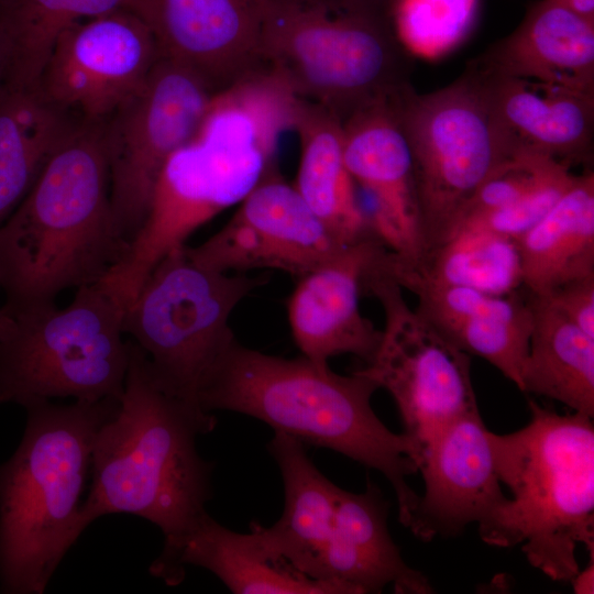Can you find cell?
Wrapping results in <instances>:
<instances>
[{"instance_id":"cell-1","label":"cell","mask_w":594,"mask_h":594,"mask_svg":"<svg viewBox=\"0 0 594 594\" xmlns=\"http://www.w3.org/2000/svg\"><path fill=\"white\" fill-rule=\"evenodd\" d=\"M110 201L103 120L76 119L0 226V287L12 317L103 280L123 258Z\"/></svg>"},{"instance_id":"cell-2","label":"cell","mask_w":594,"mask_h":594,"mask_svg":"<svg viewBox=\"0 0 594 594\" xmlns=\"http://www.w3.org/2000/svg\"><path fill=\"white\" fill-rule=\"evenodd\" d=\"M378 389L353 371L341 375L301 355L286 359L231 343L201 388L207 413L244 414L305 446L337 451L380 471L394 488L398 518L409 528L419 502L407 477L419 471L418 454L404 433L389 430L374 413Z\"/></svg>"},{"instance_id":"cell-3","label":"cell","mask_w":594,"mask_h":594,"mask_svg":"<svg viewBox=\"0 0 594 594\" xmlns=\"http://www.w3.org/2000/svg\"><path fill=\"white\" fill-rule=\"evenodd\" d=\"M128 342L123 391L96 435L79 528L84 532L109 514H130L169 540L206 512L212 496V464L199 455L196 438L212 431L217 418L164 389L145 354Z\"/></svg>"},{"instance_id":"cell-4","label":"cell","mask_w":594,"mask_h":594,"mask_svg":"<svg viewBox=\"0 0 594 594\" xmlns=\"http://www.w3.org/2000/svg\"><path fill=\"white\" fill-rule=\"evenodd\" d=\"M118 402H45L25 408L22 439L0 464L2 593H44L82 534L80 497L96 435Z\"/></svg>"},{"instance_id":"cell-5","label":"cell","mask_w":594,"mask_h":594,"mask_svg":"<svg viewBox=\"0 0 594 594\" xmlns=\"http://www.w3.org/2000/svg\"><path fill=\"white\" fill-rule=\"evenodd\" d=\"M528 405L524 428L492 432L497 474L513 497L479 532L490 546H520L530 565L570 582L580 570L578 546L594 552L593 418Z\"/></svg>"},{"instance_id":"cell-6","label":"cell","mask_w":594,"mask_h":594,"mask_svg":"<svg viewBox=\"0 0 594 594\" xmlns=\"http://www.w3.org/2000/svg\"><path fill=\"white\" fill-rule=\"evenodd\" d=\"M264 70L298 99L342 122L410 87V55L385 3L367 0H261Z\"/></svg>"},{"instance_id":"cell-7","label":"cell","mask_w":594,"mask_h":594,"mask_svg":"<svg viewBox=\"0 0 594 594\" xmlns=\"http://www.w3.org/2000/svg\"><path fill=\"white\" fill-rule=\"evenodd\" d=\"M278 134L252 105L215 99L196 134L167 161L146 217L120 263L101 280L124 305L151 271L273 169Z\"/></svg>"},{"instance_id":"cell-8","label":"cell","mask_w":594,"mask_h":594,"mask_svg":"<svg viewBox=\"0 0 594 594\" xmlns=\"http://www.w3.org/2000/svg\"><path fill=\"white\" fill-rule=\"evenodd\" d=\"M124 308L99 282L76 289L65 308L13 315L0 338V405L120 398L129 364Z\"/></svg>"},{"instance_id":"cell-9","label":"cell","mask_w":594,"mask_h":594,"mask_svg":"<svg viewBox=\"0 0 594 594\" xmlns=\"http://www.w3.org/2000/svg\"><path fill=\"white\" fill-rule=\"evenodd\" d=\"M267 279L210 268L191 260L184 246L144 279L124 308L123 332L145 354L164 389L201 408L199 393L235 340L233 310Z\"/></svg>"},{"instance_id":"cell-10","label":"cell","mask_w":594,"mask_h":594,"mask_svg":"<svg viewBox=\"0 0 594 594\" xmlns=\"http://www.w3.org/2000/svg\"><path fill=\"white\" fill-rule=\"evenodd\" d=\"M394 105L411 153L425 254L450 234L481 184L516 152L471 66L432 92L410 86Z\"/></svg>"},{"instance_id":"cell-11","label":"cell","mask_w":594,"mask_h":594,"mask_svg":"<svg viewBox=\"0 0 594 594\" xmlns=\"http://www.w3.org/2000/svg\"><path fill=\"white\" fill-rule=\"evenodd\" d=\"M386 255L364 279V294L375 297L384 328L372 359L355 370L393 397L404 433L422 457L453 420L479 411L470 355L442 337L403 295L386 267Z\"/></svg>"},{"instance_id":"cell-12","label":"cell","mask_w":594,"mask_h":594,"mask_svg":"<svg viewBox=\"0 0 594 594\" xmlns=\"http://www.w3.org/2000/svg\"><path fill=\"white\" fill-rule=\"evenodd\" d=\"M217 94L188 67L158 56L143 86L103 120L116 230H140L169 157L191 141Z\"/></svg>"},{"instance_id":"cell-13","label":"cell","mask_w":594,"mask_h":594,"mask_svg":"<svg viewBox=\"0 0 594 594\" xmlns=\"http://www.w3.org/2000/svg\"><path fill=\"white\" fill-rule=\"evenodd\" d=\"M157 58L147 25L121 8L66 29L36 87L76 118L105 120L143 86Z\"/></svg>"},{"instance_id":"cell-14","label":"cell","mask_w":594,"mask_h":594,"mask_svg":"<svg viewBox=\"0 0 594 594\" xmlns=\"http://www.w3.org/2000/svg\"><path fill=\"white\" fill-rule=\"evenodd\" d=\"M229 221L187 255L230 273L277 270L299 277L345 245H340L305 202L294 184L270 170L238 204Z\"/></svg>"},{"instance_id":"cell-15","label":"cell","mask_w":594,"mask_h":594,"mask_svg":"<svg viewBox=\"0 0 594 594\" xmlns=\"http://www.w3.org/2000/svg\"><path fill=\"white\" fill-rule=\"evenodd\" d=\"M158 56L199 75L218 94L264 72L261 0H127Z\"/></svg>"},{"instance_id":"cell-16","label":"cell","mask_w":594,"mask_h":594,"mask_svg":"<svg viewBox=\"0 0 594 594\" xmlns=\"http://www.w3.org/2000/svg\"><path fill=\"white\" fill-rule=\"evenodd\" d=\"M346 167L367 194L375 238L396 262L415 264L424 254L410 148L394 98L366 106L342 122Z\"/></svg>"},{"instance_id":"cell-17","label":"cell","mask_w":594,"mask_h":594,"mask_svg":"<svg viewBox=\"0 0 594 594\" xmlns=\"http://www.w3.org/2000/svg\"><path fill=\"white\" fill-rule=\"evenodd\" d=\"M386 251L371 237L343 246L297 277L287 318L301 355L320 364L340 354H353L365 363L372 359L381 330L361 312L360 298L366 275Z\"/></svg>"},{"instance_id":"cell-18","label":"cell","mask_w":594,"mask_h":594,"mask_svg":"<svg viewBox=\"0 0 594 594\" xmlns=\"http://www.w3.org/2000/svg\"><path fill=\"white\" fill-rule=\"evenodd\" d=\"M419 471L425 494L409 529L421 540L453 536L474 522L481 529L507 501L496 470L492 431L480 411L449 424L422 457Z\"/></svg>"},{"instance_id":"cell-19","label":"cell","mask_w":594,"mask_h":594,"mask_svg":"<svg viewBox=\"0 0 594 594\" xmlns=\"http://www.w3.org/2000/svg\"><path fill=\"white\" fill-rule=\"evenodd\" d=\"M393 277L417 296V312L442 337L469 355L486 360L519 388L532 329L525 288L497 295L408 275Z\"/></svg>"},{"instance_id":"cell-20","label":"cell","mask_w":594,"mask_h":594,"mask_svg":"<svg viewBox=\"0 0 594 594\" xmlns=\"http://www.w3.org/2000/svg\"><path fill=\"white\" fill-rule=\"evenodd\" d=\"M470 66L515 152L537 153L569 167L590 164L593 94L495 73L475 61Z\"/></svg>"},{"instance_id":"cell-21","label":"cell","mask_w":594,"mask_h":594,"mask_svg":"<svg viewBox=\"0 0 594 594\" xmlns=\"http://www.w3.org/2000/svg\"><path fill=\"white\" fill-rule=\"evenodd\" d=\"M187 564L210 571L235 594H351L342 584L310 578L273 559L251 531H232L207 512L183 534L164 540L150 572L174 586L184 580Z\"/></svg>"},{"instance_id":"cell-22","label":"cell","mask_w":594,"mask_h":594,"mask_svg":"<svg viewBox=\"0 0 594 594\" xmlns=\"http://www.w3.org/2000/svg\"><path fill=\"white\" fill-rule=\"evenodd\" d=\"M388 509L381 490L370 481L362 493L338 487L318 579L342 584L351 594L381 593L387 584L402 594L432 593L428 579L405 563L393 541Z\"/></svg>"},{"instance_id":"cell-23","label":"cell","mask_w":594,"mask_h":594,"mask_svg":"<svg viewBox=\"0 0 594 594\" xmlns=\"http://www.w3.org/2000/svg\"><path fill=\"white\" fill-rule=\"evenodd\" d=\"M475 62L495 73L594 95V21L557 0H539Z\"/></svg>"},{"instance_id":"cell-24","label":"cell","mask_w":594,"mask_h":594,"mask_svg":"<svg viewBox=\"0 0 594 594\" xmlns=\"http://www.w3.org/2000/svg\"><path fill=\"white\" fill-rule=\"evenodd\" d=\"M284 482L285 507L271 527L250 524L261 548L299 572L318 579L322 556L332 530L338 487L312 463L306 446L284 432H274L267 444ZM323 581V580H322Z\"/></svg>"},{"instance_id":"cell-25","label":"cell","mask_w":594,"mask_h":594,"mask_svg":"<svg viewBox=\"0 0 594 594\" xmlns=\"http://www.w3.org/2000/svg\"><path fill=\"white\" fill-rule=\"evenodd\" d=\"M290 128L300 158L294 186L340 245L375 235L344 160L342 121L320 105L296 98Z\"/></svg>"},{"instance_id":"cell-26","label":"cell","mask_w":594,"mask_h":594,"mask_svg":"<svg viewBox=\"0 0 594 594\" xmlns=\"http://www.w3.org/2000/svg\"><path fill=\"white\" fill-rule=\"evenodd\" d=\"M515 242L522 287L534 296L594 275V173L576 175L552 209Z\"/></svg>"},{"instance_id":"cell-27","label":"cell","mask_w":594,"mask_h":594,"mask_svg":"<svg viewBox=\"0 0 594 594\" xmlns=\"http://www.w3.org/2000/svg\"><path fill=\"white\" fill-rule=\"evenodd\" d=\"M528 295L532 329L519 389L558 400L593 418L594 338L546 299Z\"/></svg>"},{"instance_id":"cell-28","label":"cell","mask_w":594,"mask_h":594,"mask_svg":"<svg viewBox=\"0 0 594 594\" xmlns=\"http://www.w3.org/2000/svg\"><path fill=\"white\" fill-rule=\"evenodd\" d=\"M76 117L36 88L0 87V226L29 193Z\"/></svg>"},{"instance_id":"cell-29","label":"cell","mask_w":594,"mask_h":594,"mask_svg":"<svg viewBox=\"0 0 594 594\" xmlns=\"http://www.w3.org/2000/svg\"><path fill=\"white\" fill-rule=\"evenodd\" d=\"M387 270L393 276L408 275L497 295L524 288L516 242L471 224L455 227L413 265L397 263L389 252Z\"/></svg>"},{"instance_id":"cell-30","label":"cell","mask_w":594,"mask_h":594,"mask_svg":"<svg viewBox=\"0 0 594 594\" xmlns=\"http://www.w3.org/2000/svg\"><path fill=\"white\" fill-rule=\"evenodd\" d=\"M127 0H11L2 13L12 41L4 85L36 88L58 36L73 24L124 8Z\"/></svg>"},{"instance_id":"cell-31","label":"cell","mask_w":594,"mask_h":594,"mask_svg":"<svg viewBox=\"0 0 594 594\" xmlns=\"http://www.w3.org/2000/svg\"><path fill=\"white\" fill-rule=\"evenodd\" d=\"M480 0H386V14L402 47L411 56L441 58L473 31Z\"/></svg>"},{"instance_id":"cell-32","label":"cell","mask_w":594,"mask_h":594,"mask_svg":"<svg viewBox=\"0 0 594 594\" xmlns=\"http://www.w3.org/2000/svg\"><path fill=\"white\" fill-rule=\"evenodd\" d=\"M564 167L569 166L537 153H514L481 184L459 222L515 204Z\"/></svg>"},{"instance_id":"cell-33","label":"cell","mask_w":594,"mask_h":594,"mask_svg":"<svg viewBox=\"0 0 594 594\" xmlns=\"http://www.w3.org/2000/svg\"><path fill=\"white\" fill-rule=\"evenodd\" d=\"M575 178L571 168L564 167L515 204L464 218L455 227L471 224L516 241L552 209Z\"/></svg>"},{"instance_id":"cell-34","label":"cell","mask_w":594,"mask_h":594,"mask_svg":"<svg viewBox=\"0 0 594 594\" xmlns=\"http://www.w3.org/2000/svg\"><path fill=\"white\" fill-rule=\"evenodd\" d=\"M568 320L594 338V275L560 285L544 296Z\"/></svg>"},{"instance_id":"cell-35","label":"cell","mask_w":594,"mask_h":594,"mask_svg":"<svg viewBox=\"0 0 594 594\" xmlns=\"http://www.w3.org/2000/svg\"><path fill=\"white\" fill-rule=\"evenodd\" d=\"M12 41L8 24L0 12V87L4 82L11 59Z\"/></svg>"},{"instance_id":"cell-36","label":"cell","mask_w":594,"mask_h":594,"mask_svg":"<svg viewBox=\"0 0 594 594\" xmlns=\"http://www.w3.org/2000/svg\"><path fill=\"white\" fill-rule=\"evenodd\" d=\"M591 563L586 568L580 569L579 572L570 581L572 583L574 593L576 594H592L594 591V563L593 557Z\"/></svg>"},{"instance_id":"cell-37","label":"cell","mask_w":594,"mask_h":594,"mask_svg":"<svg viewBox=\"0 0 594 594\" xmlns=\"http://www.w3.org/2000/svg\"><path fill=\"white\" fill-rule=\"evenodd\" d=\"M579 15L594 21V0H557Z\"/></svg>"},{"instance_id":"cell-38","label":"cell","mask_w":594,"mask_h":594,"mask_svg":"<svg viewBox=\"0 0 594 594\" xmlns=\"http://www.w3.org/2000/svg\"><path fill=\"white\" fill-rule=\"evenodd\" d=\"M14 319L0 307V338L4 337L13 327Z\"/></svg>"},{"instance_id":"cell-39","label":"cell","mask_w":594,"mask_h":594,"mask_svg":"<svg viewBox=\"0 0 594 594\" xmlns=\"http://www.w3.org/2000/svg\"><path fill=\"white\" fill-rule=\"evenodd\" d=\"M11 0H0V11L4 9Z\"/></svg>"},{"instance_id":"cell-40","label":"cell","mask_w":594,"mask_h":594,"mask_svg":"<svg viewBox=\"0 0 594 594\" xmlns=\"http://www.w3.org/2000/svg\"><path fill=\"white\" fill-rule=\"evenodd\" d=\"M369 1L385 3L386 0H369Z\"/></svg>"}]
</instances>
